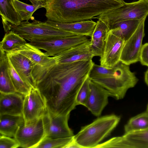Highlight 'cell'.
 I'll return each instance as SVG.
<instances>
[{
	"instance_id": "1",
	"label": "cell",
	"mask_w": 148,
	"mask_h": 148,
	"mask_svg": "<svg viewBox=\"0 0 148 148\" xmlns=\"http://www.w3.org/2000/svg\"><path fill=\"white\" fill-rule=\"evenodd\" d=\"M94 64L92 60L57 64L52 59L34 67L32 74L36 86L49 112L67 115L75 108L78 93Z\"/></svg>"
},
{
	"instance_id": "2",
	"label": "cell",
	"mask_w": 148,
	"mask_h": 148,
	"mask_svg": "<svg viewBox=\"0 0 148 148\" xmlns=\"http://www.w3.org/2000/svg\"><path fill=\"white\" fill-rule=\"evenodd\" d=\"M47 19L70 23L88 20L119 7L124 0H45Z\"/></svg>"
},
{
	"instance_id": "3",
	"label": "cell",
	"mask_w": 148,
	"mask_h": 148,
	"mask_svg": "<svg viewBox=\"0 0 148 148\" xmlns=\"http://www.w3.org/2000/svg\"><path fill=\"white\" fill-rule=\"evenodd\" d=\"M129 66L121 61L111 68L94 64L88 77L106 90L110 97L121 99L128 89L134 87L138 81Z\"/></svg>"
},
{
	"instance_id": "4",
	"label": "cell",
	"mask_w": 148,
	"mask_h": 148,
	"mask_svg": "<svg viewBox=\"0 0 148 148\" xmlns=\"http://www.w3.org/2000/svg\"><path fill=\"white\" fill-rule=\"evenodd\" d=\"M120 117L114 114L102 116L89 124L82 127L73 136L81 148H95L108 137L116 127Z\"/></svg>"
},
{
	"instance_id": "5",
	"label": "cell",
	"mask_w": 148,
	"mask_h": 148,
	"mask_svg": "<svg viewBox=\"0 0 148 148\" xmlns=\"http://www.w3.org/2000/svg\"><path fill=\"white\" fill-rule=\"evenodd\" d=\"M10 30L29 42L43 41L75 35L59 30L34 19L32 22L24 21L17 25H9L6 32Z\"/></svg>"
},
{
	"instance_id": "6",
	"label": "cell",
	"mask_w": 148,
	"mask_h": 148,
	"mask_svg": "<svg viewBox=\"0 0 148 148\" xmlns=\"http://www.w3.org/2000/svg\"><path fill=\"white\" fill-rule=\"evenodd\" d=\"M148 15V3L144 0L125 3L94 17L103 22L109 29L113 24L127 20H141ZM110 30V29H109Z\"/></svg>"
},
{
	"instance_id": "7",
	"label": "cell",
	"mask_w": 148,
	"mask_h": 148,
	"mask_svg": "<svg viewBox=\"0 0 148 148\" xmlns=\"http://www.w3.org/2000/svg\"><path fill=\"white\" fill-rule=\"evenodd\" d=\"M42 117L25 124L18 129L14 138L19 143L20 147L36 148L45 137Z\"/></svg>"
},
{
	"instance_id": "8",
	"label": "cell",
	"mask_w": 148,
	"mask_h": 148,
	"mask_svg": "<svg viewBox=\"0 0 148 148\" xmlns=\"http://www.w3.org/2000/svg\"><path fill=\"white\" fill-rule=\"evenodd\" d=\"M47 112L45 101L36 87L24 96L23 116L25 125L42 117Z\"/></svg>"
},
{
	"instance_id": "9",
	"label": "cell",
	"mask_w": 148,
	"mask_h": 148,
	"mask_svg": "<svg viewBox=\"0 0 148 148\" xmlns=\"http://www.w3.org/2000/svg\"><path fill=\"white\" fill-rule=\"evenodd\" d=\"M89 39L88 36L75 35L29 43L39 49L45 50L49 56L53 57L74 46L85 42Z\"/></svg>"
},
{
	"instance_id": "10",
	"label": "cell",
	"mask_w": 148,
	"mask_h": 148,
	"mask_svg": "<svg viewBox=\"0 0 148 148\" xmlns=\"http://www.w3.org/2000/svg\"><path fill=\"white\" fill-rule=\"evenodd\" d=\"M146 18L142 20L134 33L125 41L120 61L125 64L129 65L140 60L142 42L145 36L144 25Z\"/></svg>"
},
{
	"instance_id": "11",
	"label": "cell",
	"mask_w": 148,
	"mask_h": 148,
	"mask_svg": "<svg viewBox=\"0 0 148 148\" xmlns=\"http://www.w3.org/2000/svg\"><path fill=\"white\" fill-rule=\"evenodd\" d=\"M70 114L54 115L48 111L42 117L45 131V137L61 138L72 137L73 131L68 123Z\"/></svg>"
},
{
	"instance_id": "12",
	"label": "cell",
	"mask_w": 148,
	"mask_h": 148,
	"mask_svg": "<svg viewBox=\"0 0 148 148\" xmlns=\"http://www.w3.org/2000/svg\"><path fill=\"white\" fill-rule=\"evenodd\" d=\"M100 146L101 148H148V128L113 137Z\"/></svg>"
},
{
	"instance_id": "13",
	"label": "cell",
	"mask_w": 148,
	"mask_h": 148,
	"mask_svg": "<svg viewBox=\"0 0 148 148\" xmlns=\"http://www.w3.org/2000/svg\"><path fill=\"white\" fill-rule=\"evenodd\" d=\"M125 42L122 38L109 30L103 53L99 60L100 65L106 68H111L120 62Z\"/></svg>"
},
{
	"instance_id": "14",
	"label": "cell",
	"mask_w": 148,
	"mask_h": 148,
	"mask_svg": "<svg viewBox=\"0 0 148 148\" xmlns=\"http://www.w3.org/2000/svg\"><path fill=\"white\" fill-rule=\"evenodd\" d=\"M90 39L85 42L62 51L53 56L55 62L61 64L92 60L94 56L92 51Z\"/></svg>"
},
{
	"instance_id": "15",
	"label": "cell",
	"mask_w": 148,
	"mask_h": 148,
	"mask_svg": "<svg viewBox=\"0 0 148 148\" xmlns=\"http://www.w3.org/2000/svg\"><path fill=\"white\" fill-rule=\"evenodd\" d=\"M90 92L85 107L94 116H100L108 103V91L90 79Z\"/></svg>"
},
{
	"instance_id": "16",
	"label": "cell",
	"mask_w": 148,
	"mask_h": 148,
	"mask_svg": "<svg viewBox=\"0 0 148 148\" xmlns=\"http://www.w3.org/2000/svg\"><path fill=\"white\" fill-rule=\"evenodd\" d=\"M6 53L22 79L31 88L36 87L32 74L34 66L32 62L25 56L16 52Z\"/></svg>"
},
{
	"instance_id": "17",
	"label": "cell",
	"mask_w": 148,
	"mask_h": 148,
	"mask_svg": "<svg viewBox=\"0 0 148 148\" xmlns=\"http://www.w3.org/2000/svg\"><path fill=\"white\" fill-rule=\"evenodd\" d=\"M44 23L59 30L75 35L85 36L90 37L97 23L92 20H89L70 23H63L47 19Z\"/></svg>"
},
{
	"instance_id": "18",
	"label": "cell",
	"mask_w": 148,
	"mask_h": 148,
	"mask_svg": "<svg viewBox=\"0 0 148 148\" xmlns=\"http://www.w3.org/2000/svg\"><path fill=\"white\" fill-rule=\"evenodd\" d=\"M0 93V115H23L24 95L18 92Z\"/></svg>"
},
{
	"instance_id": "19",
	"label": "cell",
	"mask_w": 148,
	"mask_h": 148,
	"mask_svg": "<svg viewBox=\"0 0 148 148\" xmlns=\"http://www.w3.org/2000/svg\"><path fill=\"white\" fill-rule=\"evenodd\" d=\"M90 39L91 49L94 56L101 57L103 53L106 40L110 30L102 21L98 20Z\"/></svg>"
},
{
	"instance_id": "20",
	"label": "cell",
	"mask_w": 148,
	"mask_h": 148,
	"mask_svg": "<svg viewBox=\"0 0 148 148\" xmlns=\"http://www.w3.org/2000/svg\"><path fill=\"white\" fill-rule=\"evenodd\" d=\"M25 124L23 115H0V135L14 138L18 129Z\"/></svg>"
},
{
	"instance_id": "21",
	"label": "cell",
	"mask_w": 148,
	"mask_h": 148,
	"mask_svg": "<svg viewBox=\"0 0 148 148\" xmlns=\"http://www.w3.org/2000/svg\"><path fill=\"white\" fill-rule=\"evenodd\" d=\"M13 1L0 0V14L5 32L9 25H17L22 21L15 8Z\"/></svg>"
},
{
	"instance_id": "22",
	"label": "cell",
	"mask_w": 148,
	"mask_h": 148,
	"mask_svg": "<svg viewBox=\"0 0 148 148\" xmlns=\"http://www.w3.org/2000/svg\"><path fill=\"white\" fill-rule=\"evenodd\" d=\"M0 93L4 94L17 92L10 75L6 53L0 49Z\"/></svg>"
},
{
	"instance_id": "23",
	"label": "cell",
	"mask_w": 148,
	"mask_h": 148,
	"mask_svg": "<svg viewBox=\"0 0 148 148\" xmlns=\"http://www.w3.org/2000/svg\"><path fill=\"white\" fill-rule=\"evenodd\" d=\"M12 52H16L25 56L32 62L34 66L43 65L48 62L51 58L46 52H42L40 49L29 43L27 42Z\"/></svg>"
},
{
	"instance_id": "24",
	"label": "cell",
	"mask_w": 148,
	"mask_h": 148,
	"mask_svg": "<svg viewBox=\"0 0 148 148\" xmlns=\"http://www.w3.org/2000/svg\"><path fill=\"white\" fill-rule=\"evenodd\" d=\"M32 3L28 4L19 0H14L15 8L22 21H28L34 13L38 9L44 8L45 0H28Z\"/></svg>"
},
{
	"instance_id": "25",
	"label": "cell",
	"mask_w": 148,
	"mask_h": 148,
	"mask_svg": "<svg viewBox=\"0 0 148 148\" xmlns=\"http://www.w3.org/2000/svg\"><path fill=\"white\" fill-rule=\"evenodd\" d=\"M142 19L121 21L112 25L109 29L126 41L134 33Z\"/></svg>"
},
{
	"instance_id": "26",
	"label": "cell",
	"mask_w": 148,
	"mask_h": 148,
	"mask_svg": "<svg viewBox=\"0 0 148 148\" xmlns=\"http://www.w3.org/2000/svg\"><path fill=\"white\" fill-rule=\"evenodd\" d=\"M27 43L25 40L12 31L5 33L0 42V49L6 53L12 52Z\"/></svg>"
},
{
	"instance_id": "27",
	"label": "cell",
	"mask_w": 148,
	"mask_h": 148,
	"mask_svg": "<svg viewBox=\"0 0 148 148\" xmlns=\"http://www.w3.org/2000/svg\"><path fill=\"white\" fill-rule=\"evenodd\" d=\"M148 128V114L146 111L132 118L124 126L125 133Z\"/></svg>"
},
{
	"instance_id": "28",
	"label": "cell",
	"mask_w": 148,
	"mask_h": 148,
	"mask_svg": "<svg viewBox=\"0 0 148 148\" xmlns=\"http://www.w3.org/2000/svg\"><path fill=\"white\" fill-rule=\"evenodd\" d=\"M7 61L10 75L17 92L24 96L28 94L32 88L22 79L15 70L7 56Z\"/></svg>"
},
{
	"instance_id": "29",
	"label": "cell",
	"mask_w": 148,
	"mask_h": 148,
	"mask_svg": "<svg viewBox=\"0 0 148 148\" xmlns=\"http://www.w3.org/2000/svg\"><path fill=\"white\" fill-rule=\"evenodd\" d=\"M73 139V136L56 138L45 137L36 148H66Z\"/></svg>"
},
{
	"instance_id": "30",
	"label": "cell",
	"mask_w": 148,
	"mask_h": 148,
	"mask_svg": "<svg viewBox=\"0 0 148 148\" xmlns=\"http://www.w3.org/2000/svg\"><path fill=\"white\" fill-rule=\"evenodd\" d=\"M90 79L88 77L85 81L77 96V105H82L85 107L90 92Z\"/></svg>"
},
{
	"instance_id": "31",
	"label": "cell",
	"mask_w": 148,
	"mask_h": 148,
	"mask_svg": "<svg viewBox=\"0 0 148 148\" xmlns=\"http://www.w3.org/2000/svg\"><path fill=\"white\" fill-rule=\"evenodd\" d=\"M0 135V148H16L20 147L19 143L14 138Z\"/></svg>"
},
{
	"instance_id": "32",
	"label": "cell",
	"mask_w": 148,
	"mask_h": 148,
	"mask_svg": "<svg viewBox=\"0 0 148 148\" xmlns=\"http://www.w3.org/2000/svg\"><path fill=\"white\" fill-rule=\"evenodd\" d=\"M139 61L143 65L148 67V43L142 45Z\"/></svg>"
},
{
	"instance_id": "33",
	"label": "cell",
	"mask_w": 148,
	"mask_h": 148,
	"mask_svg": "<svg viewBox=\"0 0 148 148\" xmlns=\"http://www.w3.org/2000/svg\"><path fill=\"white\" fill-rule=\"evenodd\" d=\"M80 148V146L75 142L73 138L72 140L67 146L66 148Z\"/></svg>"
},
{
	"instance_id": "34",
	"label": "cell",
	"mask_w": 148,
	"mask_h": 148,
	"mask_svg": "<svg viewBox=\"0 0 148 148\" xmlns=\"http://www.w3.org/2000/svg\"><path fill=\"white\" fill-rule=\"evenodd\" d=\"M145 83L148 86V69L145 73Z\"/></svg>"
},
{
	"instance_id": "35",
	"label": "cell",
	"mask_w": 148,
	"mask_h": 148,
	"mask_svg": "<svg viewBox=\"0 0 148 148\" xmlns=\"http://www.w3.org/2000/svg\"><path fill=\"white\" fill-rule=\"evenodd\" d=\"M146 112L148 114V104H147V109H146Z\"/></svg>"
},
{
	"instance_id": "36",
	"label": "cell",
	"mask_w": 148,
	"mask_h": 148,
	"mask_svg": "<svg viewBox=\"0 0 148 148\" xmlns=\"http://www.w3.org/2000/svg\"><path fill=\"white\" fill-rule=\"evenodd\" d=\"M146 2L148 3V0H144Z\"/></svg>"
}]
</instances>
